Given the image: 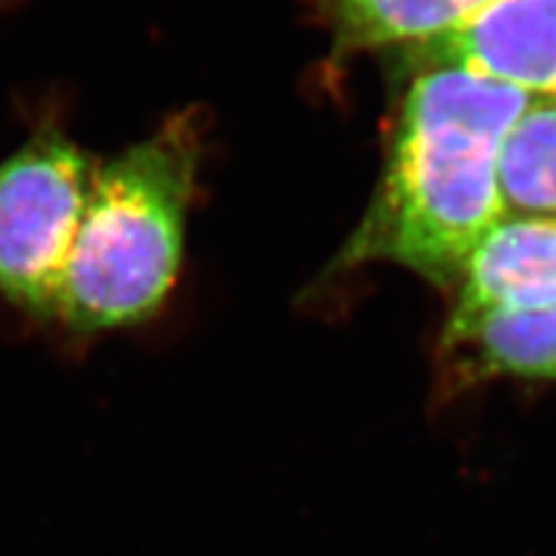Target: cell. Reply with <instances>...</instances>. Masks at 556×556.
<instances>
[{
	"instance_id": "4",
	"label": "cell",
	"mask_w": 556,
	"mask_h": 556,
	"mask_svg": "<svg viewBox=\"0 0 556 556\" xmlns=\"http://www.w3.org/2000/svg\"><path fill=\"white\" fill-rule=\"evenodd\" d=\"M422 47L428 67L467 70L531 96L556 93V0H497Z\"/></svg>"
},
{
	"instance_id": "2",
	"label": "cell",
	"mask_w": 556,
	"mask_h": 556,
	"mask_svg": "<svg viewBox=\"0 0 556 556\" xmlns=\"http://www.w3.org/2000/svg\"><path fill=\"white\" fill-rule=\"evenodd\" d=\"M204 129L180 109L96 165L54 319L75 336L129 330L163 312L186 261Z\"/></svg>"
},
{
	"instance_id": "5",
	"label": "cell",
	"mask_w": 556,
	"mask_h": 556,
	"mask_svg": "<svg viewBox=\"0 0 556 556\" xmlns=\"http://www.w3.org/2000/svg\"><path fill=\"white\" fill-rule=\"evenodd\" d=\"M456 289L443 336L495 309L556 304V219L505 217L475 250Z\"/></svg>"
},
{
	"instance_id": "6",
	"label": "cell",
	"mask_w": 556,
	"mask_h": 556,
	"mask_svg": "<svg viewBox=\"0 0 556 556\" xmlns=\"http://www.w3.org/2000/svg\"><path fill=\"white\" fill-rule=\"evenodd\" d=\"M438 351L451 394L497 379L556 381V304L495 309L441 336Z\"/></svg>"
},
{
	"instance_id": "3",
	"label": "cell",
	"mask_w": 556,
	"mask_h": 556,
	"mask_svg": "<svg viewBox=\"0 0 556 556\" xmlns=\"http://www.w3.org/2000/svg\"><path fill=\"white\" fill-rule=\"evenodd\" d=\"M96 165L58 124L0 160V299L13 309L54 319Z\"/></svg>"
},
{
	"instance_id": "7",
	"label": "cell",
	"mask_w": 556,
	"mask_h": 556,
	"mask_svg": "<svg viewBox=\"0 0 556 556\" xmlns=\"http://www.w3.org/2000/svg\"><path fill=\"white\" fill-rule=\"evenodd\" d=\"M497 0H323L345 50L428 45L467 26Z\"/></svg>"
},
{
	"instance_id": "1",
	"label": "cell",
	"mask_w": 556,
	"mask_h": 556,
	"mask_svg": "<svg viewBox=\"0 0 556 556\" xmlns=\"http://www.w3.org/2000/svg\"><path fill=\"white\" fill-rule=\"evenodd\" d=\"M531 93L430 65L409 86L384 176L340 263H394L438 287L458 281L503 222L497 152Z\"/></svg>"
},
{
	"instance_id": "8",
	"label": "cell",
	"mask_w": 556,
	"mask_h": 556,
	"mask_svg": "<svg viewBox=\"0 0 556 556\" xmlns=\"http://www.w3.org/2000/svg\"><path fill=\"white\" fill-rule=\"evenodd\" d=\"M497 186L507 217L556 219V93L531 96L505 131Z\"/></svg>"
}]
</instances>
